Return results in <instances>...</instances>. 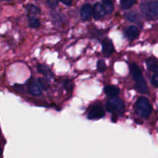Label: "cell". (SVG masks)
Here are the masks:
<instances>
[{
	"label": "cell",
	"instance_id": "277c9868",
	"mask_svg": "<svg viewBox=\"0 0 158 158\" xmlns=\"http://www.w3.org/2000/svg\"><path fill=\"white\" fill-rule=\"evenodd\" d=\"M124 102L120 98L112 97L110 100H108L106 103V110L108 112H110L116 114L121 115L124 112Z\"/></svg>",
	"mask_w": 158,
	"mask_h": 158
},
{
	"label": "cell",
	"instance_id": "ffe728a7",
	"mask_svg": "<svg viewBox=\"0 0 158 158\" xmlns=\"http://www.w3.org/2000/svg\"><path fill=\"white\" fill-rule=\"evenodd\" d=\"M63 86H64V87L66 88V90H67V91L72 90V89H73V83H71V81H69V80H65L64 83H63Z\"/></svg>",
	"mask_w": 158,
	"mask_h": 158
},
{
	"label": "cell",
	"instance_id": "cb8c5ba5",
	"mask_svg": "<svg viewBox=\"0 0 158 158\" xmlns=\"http://www.w3.org/2000/svg\"><path fill=\"white\" fill-rule=\"evenodd\" d=\"M62 2L63 3L64 5H66V6H71L73 3V0H61Z\"/></svg>",
	"mask_w": 158,
	"mask_h": 158
},
{
	"label": "cell",
	"instance_id": "4fadbf2b",
	"mask_svg": "<svg viewBox=\"0 0 158 158\" xmlns=\"http://www.w3.org/2000/svg\"><path fill=\"white\" fill-rule=\"evenodd\" d=\"M37 69H38V71L40 73H42L43 76L47 77L48 79L51 78V77H52V73H51V71L49 70V68L43 66V65L39 64L38 66H37Z\"/></svg>",
	"mask_w": 158,
	"mask_h": 158
},
{
	"label": "cell",
	"instance_id": "9c48e42d",
	"mask_svg": "<svg viewBox=\"0 0 158 158\" xmlns=\"http://www.w3.org/2000/svg\"><path fill=\"white\" fill-rule=\"evenodd\" d=\"M125 36L129 40H134L136 38H137L140 33V31L137 29V27H136L135 26H131L129 27H127L125 30Z\"/></svg>",
	"mask_w": 158,
	"mask_h": 158
},
{
	"label": "cell",
	"instance_id": "8992f818",
	"mask_svg": "<svg viewBox=\"0 0 158 158\" xmlns=\"http://www.w3.org/2000/svg\"><path fill=\"white\" fill-rule=\"evenodd\" d=\"M28 88H29V91L32 96L35 97H38V96L42 94V89L41 86H40L39 82L34 79H31L29 80V83H28Z\"/></svg>",
	"mask_w": 158,
	"mask_h": 158
},
{
	"label": "cell",
	"instance_id": "9a60e30c",
	"mask_svg": "<svg viewBox=\"0 0 158 158\" xmlns=\"http://www.w3.org/2000/svg\"><path fill=\"white\" fill-rule=\"evenodd\" d=\"M137 2V0H121L120 6L123 9H129Z\"/></svg>",
	"mask_w": 158,
	"mask_h": 158
},
{
	"label": "cell",
	"instance_id": "2e32d148",
	"mask_svg": "<svg viewBox=\"0 0 158 158\" xmlns=\"http://www.w3.org/2000/svg\"><path fill=\"white\" fill-rule=\"evenodd\" d=\"M26 10L27 12H29L30 15H35L37 14H40V9H39V7H37L35 5H32V4H29L26 6Z\"/></svg>",
	"mask_w": 158,
	"mask_h": 158
},
{
	"label": "cell",
	"instance_id": "44dd1931",
	"mask_svg": "<svg viewBox=\"0 0 158 158\" xmlns=\"http://www.w3.org/2000/svg\"><path fill=\"white\" fill-rule=\"evenodd\" d=\"M47 4L51 9H55L58 4V0H47Z\"/></svg>",
	"mask_w": 158,
	"mask_h": 158
},
{
	"label": "cell",
	"instance_id": "3957f363",
	"mask_svg": "<svg viewBox=\"0 0 158 158\" xmlns=\"http://www.w3.org/2000/svg\"><path fill=\"white\" fill-rule=\"evenodd\" d=\"M136 113L143 119H148L151 111V106L148 99L141 97L137 100L135 105Z\"/></svg>",
	"mask_w": 158,
	"mask_h": 158
},
{
	"label": "cell",
	"instance_id": "d4e9b609",
	"mask_svg": "<svg viewBox=\"0 0 158 158\" xmlns=\"http://www.w3.org/2000/svg\"><path fill=\"white\" fill-rule=\"evenodd\" d=\"M3 1H12V0H3Z\"/></svg>",
	"mask_w": 158,
	"mask_h": 158
},
{
	"label": "cell",
	"instance_id": "7c38bea8",
	"mask_svg": "<svg viewBox=\"0 0 158 158\" xmlns=\"http://www.w3.org/2000/svg\"><path fill=\"white\" fill-rule=\"evenodd\" d=\"M146 65L151 72L158 73V64L154 59H148L146 60Z\"/></svg>",
	"mask_w": 158,
	"mask_h": 158
},
{
	"label": "cell",
	"instance_id": "5b68a950",
	"mask_svg": "<svg viewBox=\"0 0 158 158\" xmlns=\"http://www.w3.org/2000/svg\"><path fill=\"white\" fill-rule=\"evenodd\" d=\"M104 109L101 104H95L92 106L88 113V118L89 120H97L102 118L104 116Z\"/></svg>",
	"mask_w": 158,
	"mask_h": 158
},
{
	"label": "cell",
	"instance_id": "7402d4cb",
	"mask_svg": "<svg viewBox=\"0 0 158 158\" xmlns=\"http://www.w3.org/2000/svg\"><path fill=\"white\" fill-rule=\"evenodd\" d=\"M151 83H152L153 86L155 87H158V73H156L151 78Z\"/></svg>",
	"mask_w": 158,
	"mask_h": 158
},
{
	"label": "cell",
	"instance_id": "52a82bcc",
	"mask_svg": "<svg viewBox=\"0 0 158 158\" xmlns=\"http://www.w3.org/2000/svg\"><path fill=\"white\" fill-rule=\"evenodd\" d=\"M93 13H94V9L89 4H85L82 6L81 10H80V15L83 20L84 21L89 20L92 17Z\"/></svg>",
	"mask_w": 158,
	"mask_h": 158
},
{
	"label": "cell",
	"instance_id": "6da1fadb",
	"mask_svg": "<svg viewBox=\"0 0 158 158\" xmlns=\"http://www.w3.org/2000/svg\"><path fill=\"white\" fill-rule=\"evenodd\" d=\"M131 75L135 82V88L140 94H148V87L146 80L143 77L141 69L136 63H132L130 66Z\"/></svg>",
	"mask_w": 158,
	"mask_h": 158
},
{
	"label": "cell",
	"instance_id": "ba28073f",
	"mask_svg": "<svg viewBox=\"0 0 158 158\" xmlns=\"http://www.w3.org/2000/svg\"><path fill=\"white\" fill-rule=\"evenodd\" d=\"M102 48H103V52L106 56H110L113 54L114 51V44L110 39H105L102 43Z\"/></svg>",
	"mask_w": 158,
	"mask_h": 158
},
{
	"label": "cell",
	"instance_id": "8fae6325",
	"mask_svg": "<svg viewBox=\"0 0 158 158\" xmlns=\"http://www.w3.org/2000/svg\"><path fill=\"white\" fill-rule=\"evenodd\" d=\"M104 93L106 96L110 97H117L120 94V89L119 88L116 87L114 86H106L104 87Z\"/></svg>",
	"mask_w": 158,
	"mask_h": 158
},
{
	"label": "cell",
	"instance_id": "30bf717a",
	"mask_svg": "<svg viewBox=\"0 0 158 158\" xmlns=\"http://www.w3.org/2000/svg\"><path fill=\"white\" fill-rule=\"evenodd\" d=\"M93 9H94L93 16L95 19H99L102 18V17L106 15V12H105L103 5L100 4V3H96L93 6Z\"/></svg>",
	"mask_w": 158,
	"mask_h": 158
},
{
	"label": "cell",
	"instance_id": "d6986e66",
	"mask_svg": "<svg viewBox=\"0 0 158 158\" xmlns=\"http://www.w3.org/2000/svg\"><path fill=\"white\" fill-rule=\"evenodd\" d=\"M105 69H106V63H105L104 60H100L97 62V69L100 72H103Z\"/></svg>",
	"mask_w": 158,
	"mask_h": 158
},
{
	"label": "cell",
	"instance_id": "603a6c76",
	"mask_svg": "<svg viewBox=\"0 0 158 158\" xmlns=\"http://www.w3.org/2000/svg\"><path fill=\"white\" fill-rule=\"evenodd\" d=\"M38 82H39V83H40V86H41V87L43 88L44 90H46V89H47V88H48L47 83H46V81H45L44 80H43V79H39Z\"/></svg>",
	"mask_w": 158,
	"mask_h": 158
},
{
	"label": "cell",
	"instance_id": "7a4b0ae2",
	"mask_svg": "<svg viewBox=\"0 0 158 158\" xmlns=\"http://www.w3.org/2000/svg\"><path fill=\"white\" fill-rule=\"evenodd\" d=\"M142 14L149 19H154L158 17V1H146L140 5Z\"/></svg>",
	"mask_w": 158,
	"mask_h": 158
},
{
	"label": "cell",
	"instance_id": "ac0fdd59",
	"mask_svg": "<svg viewBox=\"0 0 158 158\" xmlns=\"http://www.w3.org/2000/svg\"><path fill=\"white\" fill-rule=\"evenodd\" d=\"M124 16L128 21L130 22H135L137 19V15L135 12H128L124 14Z\"/></svg>",
	"mask_w": 158,
	"mask_h": 158
},
{
	"label": "cell",
	"instance_id": "e0dca14e",
	"mask_svg": "<svg viewBox=\"0 0 158 158\" xmlns=\"http://www.w3.org/2000/svg\"><path fill=\"white\" fill-rule=\"evenodd\" d=\"M29 25L30 27L35 28V29H37L40 26V20L36 18H34V17H32L31 19H29Z\"/></svg>",
	"mask_w": 158,
	"mask_h": 158
},
{
	"label": "cell",
	"instance_id": "5bb4252c",
	"mask_svg": "<svg viewBox=\"0 0 158 158\" xmlns=\"http://www.w3.org/2000/svg\"><path fill=\"white\" fill-rule=\"evenodd\" d=\"M103 6L104 8V10L106 14H111L114 10V4H113L111 0H102Z\"/></svg>",
	"mask_w": 158,
	"mask_h": 158
}]
</instances>
